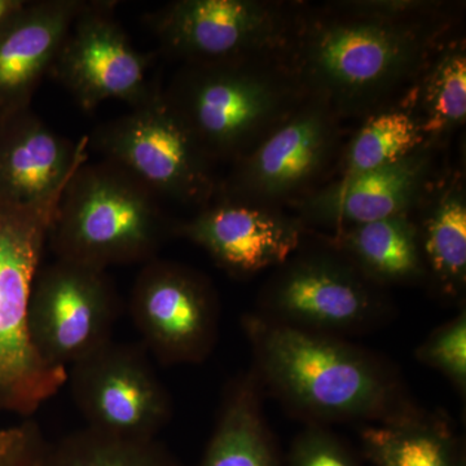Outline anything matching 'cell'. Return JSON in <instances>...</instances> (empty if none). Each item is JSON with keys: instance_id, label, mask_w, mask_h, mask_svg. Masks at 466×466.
I'll use <instances>...</instances> for the list:
<instances>
[{"instance_id": "cell-6", "label": "cell", "mask_w": 466, "mask_h": 466, "mask_svg": "<svg viewBox=\"0 0 466 466\" xmlns=\"http://www.w3.org/2000/svg\"><path fill=\"white\" fill-rule=\"evenodd\" d=\"M55 207L0 200V412L33 415L66 383V370L42 360L27 330L30 291Z\"/></svg>"}, {"instance_id": "cell-24", "label": "cell", "mask_w": 466, "mask_h": 466, "mask_svg": "<svg viewBox=\"0 0 466 466\" xmlns=\"http://www.w3.org/2000/svg\"><path fill=\"white\" fill-rule=\"evenodd\" d=\"M426 146L424 135L406 110L394 106L368 116L343 146L336 177L375 170Z\"/></svg>"}, {"instance_id": "cell-12", "label": "cell", "mask_w": 466, "mask_h": 466, "mask_svg": "<svg viewBox=\"0 0 466 466\" xmlns=\"http://www.w3.org/2000/svg\"><path fill=\"white\" fill-rule=\"evenodd\" d=\"M73 401L87 428L156 440L171 421L173 400L139 346L109 342L66 370Z\"/></svg>"}, {"instance_id": "cell-7", "label": "cell", "mask_w": 466, "mask_h": 466, "mask_svg": "<svg viewBox=\"0 0 466 466\" xmlns=\"http://www.w3.org/2000/svg\"><path fill=\"white\" fill-rule=\"evenodd\" d=\"M87 143L88 150L126 168L162 201L201 208L216 198L214 164L159 86L125 115L97 126Z\"/></svg>"}, {"instance_id": "cell-21", "label": "cell", "mask_w": 466, "mask_h": 466, "mask_svg": "<svg viewBox=\"0 0 466 466\" xmlns=\"http://www.w3.org/2000/svg\"><path fill=\"white\" fill-rule=\"evenodd\" d=\"M398 106L415 119L426 146L441 149L444 140L465 124L464 38L455 36L441 47Z\"/></svg>"}, {"instance_id": "cell-18", "label": "cell", "mask_w": 466, "mask_h": 466, "mask_svg": "<svg viewBox=\"0 0 466 466\" xmlns=\"http://www.w3.org/2000/svg\"><path fill=\"white\" fill-rule=\"evenodd\" d=\"M426 284L447 302L464 305L466 189L464 175L438 177L415 211Z\"/></svg>"}, {"instance_id": "cell-26", "label": "cell", "mask_w": 466, "mask_h": 466, "mask_svg": "<svg viewBox=\"0 0 466 466\" xmlns=\"http://www.w3.org/2000/svg\"><path fill=\"white\" fill-rule=\"evenodd\" d=\"M288 466H361L352 451L327 426L306 425L291 441Z\"/></svg>"}, {"instance_id": "cell-4", "label": "cell", "mask_w": 466, "mask_h": 466, "mask_svg": "<svg viewBox=\"0 0 466 466\" xmlns=\"http://www.w3.org/2000/svg\"><path fill=\"white\" fill-rule=\"evenodd\" d=\"M174 227L162 200L115 162H84L52 213L47 245L56 259L104 269L157 258Z\"/></svg>"}, {"instance_id": "cell-17", "label": "cell", "mask_w": 466, "mask_h": 466, "mask_svg": "<svg viewBox=\"0 0 466 466\" xmlns=\"http://www.w3.org/2000/svg\"><path fill=\"white\" fill-rule=\"evenodd\" d=\"M85 5L82 0H21L0 20V118L30 106Z\"/></svg>"}, {"instance_id": "cell-5", "label": "cell", "mask_w": 466, "mask_h": 466, "mask_svg": "<svg viewBox=\"0 0 466 466\" xmlns=\"http://www.w3.org/2000/svg\"><path fill=\"white\" fill-rule=\"evenodd\" d=\"M392 311L388 289L312 231L267 279L254 309L275 323L343 339L377 329Z\"/></svg>"}, {"instance_id": "cell-9", "label": "cell", "mask_w": 466, "mask_h": 466, "mask_svg": "<svg viewBox=\"0 0 466 466\" xmlns=\"http://www.w3.org/2000/svg\"><path fill=\"white\" fill-rule=\"evenodd\" d=\"M300 3L175 0L147 20L162 51L182 66L284 60Z\"/></svg>"}, {"instance_id": "cell-13", "label": "cell", "mask_w": 466, "mask_h": 466, "mask_svg": "<svg viewBox=\"0 0 466 466\" xmlns=\"http://www.w3.org/2000/svg\"><path fill=\"white\" fill-rule=\"evenodd\" d=\"M115 7V2H86L52 66L50 75L85 112L109 100L137 106L157 87L148 79L149 57L135 48Z\"/></svg>"}, {"instance_id": "cell-27", "label": "cell", "mask_w": 466, "mask_h": 466, "mask_svg": "<svg viewBox=\"0 0 466 466\" xmlns=\"http://www.w3.org/2000/svg\"><path fill=\"white\" fill-rule=\"evenodd\" d=\"M45 444L33 422L0 428V466H35Z\"/></svg>"}, {"instance_id": "cell-2", "label": "cell", "mask_w": 466, "mask_h": 466, "mask_svg": "<svg viewBox=\"0 0 466 466\" xmlns=\"http://www.w3.org/2000/svg\"><path fill=\"white\" fill-rule=\"evenodd\" d=\"M260 390L306 425L388 424L422 408L389 360L343 337L241 319Z\"/></svg>"}, {"instance_id": "cell-15", "label": "cell", "mask_w": 466, "mask_h": 466, "mask_svg": "<svg viewBox=\"0 0 466 466\" xmlns=\"http://www.w3.org/2000/svg\"><path fill=\"white\" fill-rule=\"evenodd\" d=\"M308 229L280 208L214 198L174 235L200 247L232 278L248 279L283 265L299 249Z\"/></svg>"}, {"instance_id": "cell-16", "label": "cell", "mask_w": 466, "mask_h": 466, "mask_svg": "<svg viewBox=\"0 0 466 466\" xmlns=\"http://www.w3.org/2000/svg\"><path fill=\"white\" fill-rule=\"evenodd\" d=\"M87 159V137L70 142L30 106L0 118L2 201L24 208L52 207Z\"/></svg>"}, {"instance_id": "cell-23", "label": "cell", "mask_w": 466, "mask_h": 466, "mask_svg": "<svg viewBox=\"0 0 466 466\" xmlns=\"http://www.w3.org/2000/svg\"><path fill=\"white\" fill-rule=\"evenodd\" d=\"M35 466H180L156 440H135L87 428L46 444Z\"/></svg>"}, {"instance_id": "cell-10", "label": "cell", "mask_w": 466, "mask_h": 466, "mask_svg": "<svg viewBox=\"0 0 466 466\" xmlns=\"http://www.w3.org/2000/svg\"><path fill=\"white\" fill-rule=\"evenodd\" d=\"M121 299L104 269L55 259L39 267L27 308V330L39 357L67 370L113 341Z\"/></svg>"}, {"instance_id": "cell-14", "label": "cell", "mask_w": 466, "mask_h": 466, "mask_svg": "<svg viewBox=\"0 0 466 466\" xmlns=\"http://www.w3.org/2000/svg\"><path fill=\"white\" fill-rule=\"evenodd\" d=\"M437 150L425 146L375 170L334 177L290 211L312 232L413 216L440 177L435 167Z\"/></svg>"}, {"instance_id": "cell-28", "label": "cell", "mask_w": 466, "mask_h": 466, "mask_svg": "<svg viewBox=\"0 0 466 466\" xmlns=\"http://www.w3.org/2000/svg\"><path fill=\"white\" fill-rule=\"evenodd\" d=\"M21 0H0V20L8 14L11 9L20 5Z\"/></svg>"}, {"instance_id": "cell-19", "label": "cell", "mask_w": 466, "mask_h": 466, "mask_svg": "<svg viewBox=\"0 0 466 466\" xmlns=\"http://www.w3.org/2000/svg\"><path fill=\"white\" fill-rule=\"evenodd\" d=\"M348 257L359 271L389 290L394 285L426 283L415 217L397 216L319 232Z\"/></svg>"}, {"instance_id": "cell-20", "label": "cell", "mask_w": 466, "mask_h": 466, "mask_svg": "<svg viewBox=\"0 0 466 466\" xmlns=\"http://www.w3.org/2000/svg\"><path fill=\"white\" fill-rule=\"evenodd\" d=\"M253 373L233 380L200 466H283Z\"/></svg>"}, {"instance_id": "cell-1", "label": "cell", "mask_w": 466, "mask_h": 466, "mask_svg": "<svg viewBox=\"0 0 466 466\" xmlns=\"http://www.w3.org/2000/svg\"><path fill=\"white\" fill-rule=\"evenodd\" d=\"M460 21L451 2H302L284 61L308 96L363 121L398 106Z\"/></svg>"}, {"instance_id": "cell-3", "label": "cell", "mask_w": 466, "mask_h": 466, "mask_svg": "<svg viewBox=\"0 0 466 466\" xmlns=\"http://www.w3.org/2000/svg\"><path fill=\"white\" fill-rule=\"evenodd\" d=\"M164 95L214 165L245 157L308 97L281 58L183 64Z\"/></svg>"}, {"instance_id": "cell-25", "label": "cell", "mask_w": 466, "mask_h": 466, "mask_svg": "<svg viewBox=\"0 0 466 466\" xmlns=\"http://www.w3.org/2000/svg\"><path fill=\"white\" fill-rule=\"evenodd\" d=\"M416 359L424 366L438 370L453 388L466 392V309H460L452 320L441 324L429 334L419 348Z\"/></svg>"}, {"instance_id": "cell-22", "label": "cell", "mask_w": 466, "mask_h": 466, "mask_svg": "<svg viewBox=\"0 0 466 466\" xmlns=\"http://www.w3.org/2000/svg\"><path fill=\"white\" fill-rule=\"evenodd\" d=\"M360 446L372 466H466L447 420L421 410L388 424L361 425Z\"/></svg>"}, {"instance_id": "cell-8", "label": "cell", "mask_w": 466, "mask_h": 466, "mask_svg": "<svg viewBox=\"0 0 466 466\" xmlns=\"http://www.w3.org/2000/svg\"><path fill=\"white\" fill-rule=\"evenodd\" d=\"M343 146L341 119L325 101L308 96L274 133L232 164L216 198L290 210L334 179Z\"/></svg>"}, {"instance_id": "cell-11", "label": "cell", "mask_w": 466, "mask_h": 466, "mask_svg": "<svg viewBox=\"0 0 466 466\" xmlns=\"http://www.w3.org/2000/svg\"><path fill=\"white\" fill-rule=\"evenodd\" d=\"M128 309L144 346L167 366L200 364L216 348L219 299L191 267L158 258L144 263Z\"/></svg>"}]
</instances>
